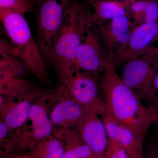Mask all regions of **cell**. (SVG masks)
<instances>
[{
  "mask_svg": "<svg viewBox=\"0 0 158 158\" xmlns=\"http://www.w3.org/2000/svg\"><path fill=\"white\" fill-rule=\"evenodd\" d=\"M30 73L14 52L10 42H0V91L1 95L24 97L34 90V85L27 80Z\"/></svg>",
  "mask_w": 158,
  "mask_h": 158,
  "instance_id": "6",
  "label": "cell"
},
{
  "mask_svg": "<svg viewBox=\"0 0 158 158\" xmlns=\"http://www.w3.org/2000/svg\"><path fill=\"white\" fill-rule=\"evenodd\" d=\"M153 87L155 95V108L158 111V70L156 73L155 76Z\"/></svg>",
  "mask_w": 158,
  "mask_h": 158,
  "instance_id": "24",
  "label": "cell"
},
{
  "mask_svg": "<svg viewBox=\"0 0 158 158\" xmlns=\"http://www.w3.org/2000/svg\"><path fill=\"white\" fill-rule=\"evenodd\" d=\"M105 108L90 107L74 127L90 148L94 158H105L109 138L101 112Z\"/></svg>",
  "mask_w": 158,
  "mask_h": 158,
  "instance_id": "9",
  "label": "cell"
},
{
  "mask_svg": "<svg viewBox=\"0 0 158 158\" xmlns=\"http://www.w3.org/2000/svg\"><path fill=\"white\" fill-rule=\"evenodd\" d=\"M32 105L27 99L6 102L1 99V121L10 129L19 128L29 119Z\"/></svg>",
  "mask_w": 158,
  "mask_h": 158,
  "instance_id": "14",
  "label": "cell"
},
{
  "mask_svg": "<svg viewBox=\"0 0 158 158\" xmlns=\"http://www.w3.org/2000/svg\"><path fill=\"white\" fill-rule=\"evenodd\" d=\"M131 1L119 2L110 0H98L90 3L93 9L92 18L96 25L102 24L116 18L127 14V8Z\"/></svg>",
  "mask_w": 158,
  "mask_h": 158,
  "instance_id": "16",
  "label": "cell"
},
{
  "mask_svg": "<svg viewBox=\"0 0 158 158\" xmlns=\"http://www.w3.org/2000/svg\"><path fill=\"white\" fill-rule=\"evenodd\" d=\"M143 158H158V141L151 142L143 148Z\"/></svg>",
  "mask_w": 158,
  "mask_h": 158,
  "instance_id": "22",
  "label": "cell"
},
{
  "mask_svg": "<svg viewBox=\"0 0 158 158\" xmlns=\"http://www.w3.org/2000/svg\"><path fill=\"white\" fill-rule=\"evenodd\" d=\"M64 147L56 135H51L37 142L30 151L34 158H63Z\"/></svg>",
  "mask_w": 158,
  "mask_h": 158,
  "instance_id": "19",
  "label": "cell"
},
{
  "mask_svg": "<svg viewBox=\"0 0 158 158\" xmlns=\"http://www.w3.org/2000/svg\"><path fill=\"white\" fill-rule=\"evenodd\" d=\"M61 83L67 95L80 104L88 107L104 106L95 76L75 69Z\"/></svg>",
  "mask_w": 158,
  "mask_h": 158,
  "instance_id": "7",
  "label": "cell"
},
{
  "mask_svg": "<svg viewBox=\"0 0 158 158\" xmlns=\"http://www.w3.org/2000/svg\"><path fill=\"white\" fill-rule=\"evenodd\" d=\"M29 119L32 124V135L27 142V148L31 151L37 142L52 135L53 126L45 108L40 104L32 105Z\"/></svg>",
  "mask_w": 158,
  "mask_h": 158,
  "instance_id": "15",
  "label": "cell"
},
{
  "mask_svg": "<svg viewBox=\"0 0 158 158\" xmlns=\"http://www.w3.org/2000/svg\"><path fill=\"white\" fill-rule=\"evenodd\" d=\"M157 1H158V0H157Z\"/></svg>",
  "mask_w": 158,
  "mask_h": 158,
  "instance_id": "31",
  "label": "cell"
},
{
  "mask_svg": "<svg viewBox=\"0 0 158 158\" xmlns=\"http://www.w3.org/2000/svg\"><path fill=\"white\" fill-rule=\"evenodd\" d=\"M34 0H0V9L25 14L32 12L34 9Z\"/></svg>",
  "mask_w": 158,
  "mask_h": 158,
  "instance_id": "20",
  "label": "cell"
},
{
  "mask_svg": "<svg viewBox=\"0 0 158 158\" xmlns=\"http://www.w3.org/2000/svg\"><path fill=\"white\" fill-rule=\"evenodd\" d=\"M34 1L36 40L45 61L50 62L53 46L63 26L72 1Z\"/></svg>",
  "mask_w": 158,
  "mask_h": 158,
  "instance_id": "4",
  "label": "cell"
},
{
  "mask_svg": "<svg viewBox=\"0 0 158 158\" xmlns=\"http://www.w3.org/2000/svg\"><path fill=\"white\" fill-rule=\"evenodd\" d=\"M95 1H98V0H88V2L89 4H90V3L92 2Z\"/></svg>",
  "mask_w": 158,
  "mask_h": 158,
  "instance_id": "29",
  "label": "cell"
},
{
  "mask_svg": "<svg viewBox=\"0 0 158 158\" xmlns=\"http://www.w3.org/2000/svg\"><path fill=\"white\" fill-rule=\"evenodd\" d=\"M101 115L109 139L123 146L129 157L143 156V144L129 128L114 118L106 108Z\"/></svg>",
  "mask_w": 158,
  "mask_h": 158,
  "instance_id": "12",
  "label": "cell"
},
{
  "mask_svg": "<svg viewBox=\"0 0 158 158\" xmlns=\"http://www.w3.org/2000/svg\"><path fill=\"white\" fill-rule=\"evenodd\" d=\"M94 158L93 157H89V158Z\"/></svg>",
  "mask_w": 158,
  "mask_h": 158,
  "instance_id": "30",
  "label": "cell"
},
{
  "mask_svg": "<svg viewBox=\"0 0 158 158\" xmlns=\"http://www.w3.org/2000/svg\"><path fill=\"white\" fill-rule=\"evenodd\" d=\"M96 26L110 57L127 42L136 26L128 14Z\"/></svg>",
  "mask_w": 158,
  "mask_h": 158,
  "instance_id": "11",
  "label": "cell"
},
{
  "mask_svg": "<svg viewBox=\"0 0 158 158\" xmlns=\"http://www.w3.org/2000/svg\"><path fill=\"white\" fill-rule=\"evenodd\" d=\"M105 158H129L126 150L115 141L109 138V142Z\"/></svg>",
  "mask_w": 158,
  "mask_h": 158,
  "instance_id": "21",
  "label": "cell"
},
{
  "mask_svg": "<svg viewBox=\"0 0 158 158\" xmlns=\"http://www.w3.org/2000/svg\"><path fill=\"white\" fill-rule=\"evenodd\" d=\"M129 158H143V156H132L129 157Z\"/></svg>",
  "mask_w": 158,
  "mask_h": 158,
  "instance_id": "28",
  "label": "cell"
},
{
  "mask_svg": "<svg viewBox=\"0 0 158 158\" xmlns=\"http://www.w3.org/2000/svg\"><path fill=\"white\" fill-rule=\"evenodd\" d=\"M57 134L56 136L64 145L63 158H94L90 148L74 128L60 130Z\"/></svg>",
  "mask_w": 158,
  "mask_h": 158,
  "instance_id": "17",
  "label": "cell"
},
{
  "mask_svg": "<svg viewBox=\"0 0 158 158\" xmlns=\"http://www.w3.org/2000/svg\"><path fill=\"white\" fill-rule=\"evenodd\" d=\"M94 24L91 12L73 0L51 53L50 62L61 82L74 70L78 49L88 29Z\"/></svg>",
  "mask_w": 158,
  "mask_h": 158,
  "instance_id": "2",
  "label": "cell"
},
{
  "mask_svg": "<svg viewBox=\"0 0 158 158\" xmlns=\"http://www.w3.org/2000/svg\"><path fill=\"white\" fill-rule=\"evenodd\" d=\"M95 25V24L88 29L78 49L74 70L81 71L97 77L100 72H103L110 58L106 59L104 56L98 30L97 32L93 29Z\"/></svg>",
  "mask_w": 158,
  "mask_h": 158,
  "instance_id": "10",
  "label": "cell"
},
{
  "mask_svg": "<svg viewBox=\"0 0 158 158\" xmlns=\"http://www.w3.org/2000/svg\"><path fill=\"white\" fill-rule=\"evenodd\" d=\"M6 158H34L31 152L13 155Z\"/></svg>",
  "mask_w": 158,
  "mask_h": 158,
  "instance_id": "25",
  "label": "cell"
},
{
  "mask_svg": "<svg viewBox=\"0 0 158 158\" xmlns=\"http://www.w3.org/2000/svg\"><path fill=\"white\" fill-rule=\"evenodd\" d=\"M158 31L157 21L136 26L127 42L110 56L116 67L153 51L151 44Z\"/></svg>",
  "mask_w": 158,
  "mask_h": 158,
  "instance_id": "8",
  "label": "cell"
},
{
  "mask_svg": "<svg viewBox=\"0 0 158 158\" xmlns=\"http://www.w3.org/2000/svg\"><path fill=\"white\" fill-rule=\"evenodd\" d=\"M158 70L157 48L148 53L130 59L123 64L121 77L123 81L141 101L146 102L149 107L155 108L153 85Z\"/></svg>",
  "mask_w": 158,
  "mask_h": 158,
  "instance_id": "5",
  "label": "cell"
},
{
  "mask_svg": "<svg viewBox=\"0 0 158 158\" xmlns=\"http://www.w3.org/2000/svg\"><path fill=\"white\" fill-rule=\"evenodd\" d=\"M65 91L64 98L56 104L50 115L53 126L59 130L75 127L90 108L77 102L67 95L65 89Z\"/></svg>",
  "mask_w": 158,
  "mask_h": 158,
  "instance_id": "13",
  "label": "cell"
},
{
  "mask_svg": "<svg viewBox=\"0 0 158 158\" xmlns=\"http://www.w3.org/2000/svg\"><path fill=\"white\" fill-rule=\"evenodd\" d=\"M157 21L158 22V20ZM154 42H157L158 43V31L157 34L156 35L154 39L153 40L152 43H153ZM157 48H158V47Z\"/></svg>",
  "mask_w": 158,
  "mask_h": 158,
  "instance_id": "26",
  "label": "cell"
},
{
  "mask_svg": "<svg viewBox=\"0 0 158 158\" xmlns=\"http://www.w3.org/2000/svg\"><path fill=\"white\" fill-rule=\"evenodd\" d=\"M154 124L156 126V130L157 134L158 141V120L156 122V123H154Z\"/></svg>",
  "mask_w": 158,
  "mask_h": 158,
  "instance_id": "27",
  "label": "cell"
},
{
  "mask_svg": "<svg viewBox=\"0 0 158 158\" xmlns=\"http://www.w3.org/2000/svg\"><path fill=\"white\" fill-rule=\"evenodd\" d=\"M129 8L136 26L156 22L158 20L157 0L131 1Z\"/></svg>",
  "mask_w": 158,
  "mask_h": 158,
  "instance_id": "18",
  "label": "cell"
},
{
  "mask_svg": "<svg viewBox=\"0 0 158 158\" xmlns=\"http://www.w3.org/2000/svg\"><path fill=\"white\" fill-rule=\"evenodd\" d=\"M0 19L15 53L40 81L48 80L46 61L34 38L25 14L0 9Z\"/></svg>",
  "mask_w": 158,
  "mask_h": 158,
  "instance_id": "3",
  "label": "cell"
},
{
  "mask_svg": "<svg viewBox=\"0 0 158 158\" xmlns=\"http://www.w3.org/2000/svg\"><path fill=\"white\" fill-rule=\"evenodd\" d=\"M9 127L3 122L1 121L0 123V142H3L8 135L9 133Z\"/></svg>",
  "mask_w": 158,
  "mask_h": 158,
  "instance_id": "23",
  "label": "cell"
},
{
  "mask_svg": "<svg viewBox=\"0 0 158 158\" xmlns=\"http://www.w3.org/2000/svg\"><path fill=\"white\" fill-rule=\"evenodd\" d=\"M100 88L107 111L129 128L143 144L148 131L158 120V110L144 105L124 84L111 59L103 72Z\"/></svg>",
  "mask_w": 158,
  "mask_h": 158,
  "instance_id": "1",
  "label": "cell"
}]
</instances>
